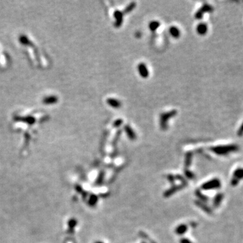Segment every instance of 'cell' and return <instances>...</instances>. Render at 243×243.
<instances>
[{
	"label": "cell",
	"mask_w": 243,
	"mask_h": 243,
	"mask_svg": "<svg viewBox=\"0 0 243 243\" xmlns=\"http://www.w3.org/2000/svg\"><path fill=\"white\" fill-rule=\"evenodd\" d=\"M212 10H213V8L211 6L208 5V4H205V5H203V6L201 8V10H198V12H196V18L197 19L202 18L203 15V14L205 13V12H211L212 11Z\"/></svg>",
	"instance_id": "obj_2"
},
{
	"label": "cell",
	"mask_w": 243,
	"mask_h": 243,
	"mask_svg": "<svg viewBox=\"0 0 243 243\" xmlns=\"http://www.w3.org/2000/svg\"><path fill=\"white\" fill-rule=\"evenodd\" d=\"M107 103L109 105L113 107H118L120 106V102L114 99H109L107 100Z\"/></svg>",
	"instance_id": "obj_6"
},
{
	"label": "cell",
	"mask_w": 243,
	"mask_h": 243,
	"mask_svg": "<svg viewBox=\"0 0 243 243\" xmlns=\"http://www.w3.org/2000/svg\"><path fill=\"white\" fill-rule=\"evenodd\" d=\"M139 71L141 77L143 78H147L149 75V72H148V70L147 67L145 66L144 64H141L139 65Z\"/></svg>",
	"instance_id": "obj_3"
},
{
	"label": "cell",
	"mask_w": 243,
	"mask_h": 243,
	"mask_svg": "<svg viewBox=\"0 0 243 243\" xmlns=\"http://www.w3.org/2000/svg\"><path fill=\"white\" fill-rule=\"evenodd\" d=\"M142 243H145V242H142Z\"/></svg>",
	"instance_id": "obj_18"
},
{
	"label": "cell",
	"mask_w": 243,
	"mask_h": 243,
	"mask_svg": "<svg viewBox=\"0 0 243 243\" xmlns=\"http://www.w3.org/2000/svg\"><path fill=\"white\" fill-rule=\"evenodd\" d=\"M242 134H243V123L242 124V125L240 126L239 130H238V134L239 135V136H241Z\"/></svg>",
	"instance_id": "obj_15"
},
{
	"label": "cell",
	"mask_w": 243,
	"mask_h": 243,
	"mask_svg": "<svg viewBox=\"0 0 243 243\" xmlns=\"http://www.w3.org/2000/svg\"><path fill=\"white\" fill-rule=\"evenodd\" d=\"M97 201H98V198H97V196L96 195L93 194V195L91 196L89 200H88V203H89L91 206H95Z\"/></svg>",
	"instance_id": "obj_8"
},
{
	"label": "cell",
	"mask_w": 243,
	"mask_h": 243,
	"mask_svg": "<svg viewBox=\"0 0 243 243\" xmlns=\"http://www.w3.org/2000/svg\"><path fill=\"white\" fill-rule=\"evenodd\" d=\"M196 30H197V32L199 35H205L207 31V26L205 23H201L198 25Z\"/></svg>",
	"instance_id": "obj_4"
},
{
	"label": "cell",
	"mask_w": 243,
	"mask_h": 243,
	"mask_svg": "<svg viewBox=\"0 0 243 243\" xmlns=\"http://www.w3.org/2000/svg\"><path fill=\"white\" fill-rule=\"evenodd\" d=\"M176 111H172L170 112L165 113L161 116V126L163 128H166L167 127V121L169 120V118L172 117L174 115H176Z\"/></svg>",
	"instance_id": "obj_1"
},
{
	"label": "cell",
	"mask_w": 243,
	"mask_h": 243,
	"mask_svg": "<svg viewBox=\"0 0 243 243\" xmlns=\"http://www.w3.org/2000/svg\"><path fill=\"white\" fill-rule=\"evenodd\" d=\"M191 155H188L187 156V160H186V166H189L191 164Z\"/></svg>",
	"instance_id": "obj_13"
},
{
	"label": "cell",
	"mask_w": 243,
	"mask_h": 243,
	"mask_svg": "<svg viewBox=\"0 0 243 243\" xmlns=\"http://www.w3.org/2000/svg\"><path fill=\"white\" fill-rule=\"evenodd\" d=\"M126 132L127 133L128 137H129L130 139H134L136 138V136H135L134 134V132H133V130L131 129V128H129L128 126H126Z\"/></svg>",
	"instance_id": "obj_10"
},
{
	"label": "cell",
	"mask_w": 243,
	"mask_h": 243,
	"mask_svg": "<svg viewBox=\"0 0 243 243\" xmlns=\"http://www.w3.org/2000/svg\"><path fill=\"white\" fill-rule=\"evenodd\" d=\"M159 26V23L158 22H156V21H154V22H152L151 24H150V29L152 31H155V29L158 28V26Z\"/></svg>",
	"instance_id": "obj_11"
},
{
	"label": "cell",
	"mask_w": 243,
	"mask_h": 243,
	"mask_svg": "<svg viewBox=\"0 0 243 243\" xmlns=\"http://www.w3.org/2000/svg\"><path fill=\"white\" fill-rule=\"evenodd\" d=\"M170 33L174 37H178L180 36V31L176 26H172L170 29Z\"/></svg>",
	"instance_id": "obj_7"
},
{
	"label": "cell",
	"mask_w": 243,
	"mask_h": 243,
	"mask_svg": "<svg viewBox=\"0 0 243 243\" xmlns=\"http://www.w3.org/2000/svg\"><path fill=\"white\" fill-rule=\"evenodd\" d=\"M77 224V220H75V219H70L68 222V226L70 228H75V226H76Z\"/></svg>",
	"instance_id": "obj_12"
},
{
	"label": "cell",
	"mask_w": 243,
	"mask_h": 243,
	"mask_svg": "<svg viewBox=\"0 0 243 243\" xmlns=\"http://www.w3.org/2000/svg\"><path fill=\"white\" fill-rule=\"evenodd\" d=\"M115 16L116 18V22H117V26H120L122 21V14L120 12H116L115 13Z\"/></svg>",
	"instance_id": "obj_9"
},
{
	"label": "cell",
	"mask_w": 243,
	"mask_h": 243,
	"mask_svg": "<svg viewBox=\"0 0 243 243\" xmlns=\"http://www.w3.org/2000/svg\"><path fill=\"white\" fill-rule=\"evenodd\" d=\"M180 243H192L191 241L189 239H187V238H182L180 240Z\"/></svg>",
	"instance_id": "obj_14"
},
{
	"label": "cell",
	"mask_w": 243,
	"mask_h": 243,
	"mask_svg": "<svg viewBox=\"0 0 243 243\" xmlns=\"http://www.w3.org/2000/svg\"><path fill=\"white\" fill-rule=\"evenodd\" d=\"M187 229H188V228L187 225L180 224L176 227V230H175V232H176V234H178V235H182V234L186 233V232L187 231Z\"/></svg>",
	"instance_id": "obj_5"
},
{
	"label": "cell",
	"mask_w": 243,
	"mask_h": 243,
	"mask_svg": "<svg viewBox=\"0 0 243 243\" xmlns=\"http://www.w3.org/2000/svg\"><path fill=\"white\" fill-rule=\"evenodd\" d=\"M134 7V3H132V4H131V5H130L129 6H128V8H127V9H126V12H130L131 10Z\"/></svg>",
	"instance_id": "obj_16"
},
{
	"label": "cell",
	"mask_w": 243,
	"mask_h": 243,
	"mask_svg": "<svg viewBox=\"0 0 243 243\" xmlns=\"http://www.w3.org/2000/svg\"><path fill=\"white\" fill-rule=\"evenodd\" d=\"M95 243H103V242H101V241H97V242H95Z\"/></svg>",
	"instance_id": "obj_17"
}]
</instances>
